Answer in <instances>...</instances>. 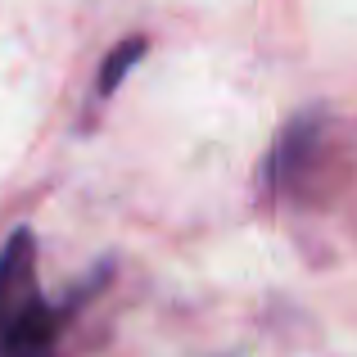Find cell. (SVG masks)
I'll list each match as a JSON object with an SVG mask.
<instances>
[{"label":"cell","mask_w":357,"mask_h":357,"mask_svg":"<svg viewBox=\"0 0 357 357\" xmlns=\"http://www.w3.org/2000/svg\"><path fill=\"white\" fill-rule=\"evenodd\" d=\"M149 50L145 36H127V41H118L114 50H109V59L100 63V96H114V91L122 86V77L131 73V63H140Z\"/></svg>","instance_id":"3957f363"},{"label":"cell","mask_w":357,"mask_h":357,"mask_svg":"<svg viewBox=\"0 0 357 357\" xmlns=\"http://www.w3.org/2000/svg\"><path fill=\"white\" fill-rule=\"evenodd\" d=\"M321 163H326V136H321V122L317 118H298L294 127L280 136L276 145V185L298 204H312L321 199Z\"/></svg>","instance_id":"7a4b0ae2"},{"label":"cell","mask_w":357,"mask_h":357,"mask_svg":"<svg viewBox=\"0 0 357 357\" xmlns=\"http://www.w3.org/2000/svg\"><path fill=\"white\" fill-rule=\"evenodd\" d=\"M63 317L36 280V236L18 227L0 249V357H59Z\"/></svg>","instance_id":"6da1fadb"}]
</instances>
